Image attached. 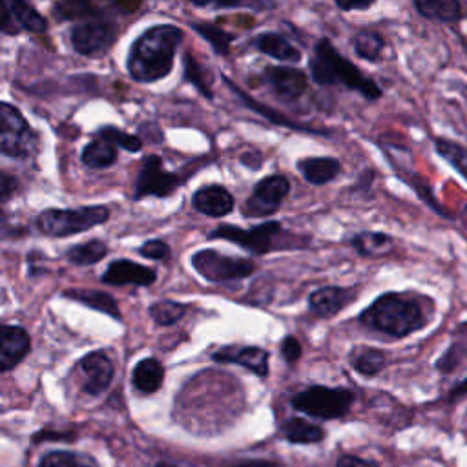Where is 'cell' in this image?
<instances>
[{"instance_id": "cell-1", "label": "cell", "mask_w": 467, "mask_h": 467, "mask_svg": "<svg viewBox=\"0 0 467 467\" xmlns=\"http://www.w3.org/2000/svg\"><path fill=\"white\" fill-rule=\"evenodd\" d=\"M182 36V29L173 24H155L144 29L128 51V75L140 84L166 78L173 69L175 53Z\"/></svg>"}, {"instance_id": "cell-2", "label": "cell", "mask_w": 467, "mask_h": 467, "mask_svg": "<svg viewBox=\"0 0 467 467\" xmlns=\"http://www.w3.org/2000/svg\"><path fill=\"white\" fill-rule=\"evenodd\" d=\"M308 71L317 86H343L358 91L367 100H378L383 95L381 88L372 78L365 77L354 62L345 58L328 38L316 42Z\"/></svg>"}, {"instance_id": "cell-3", "label": "cell", "mask_w": 467, "mask_h": 467, "mask_svg": "<svg viewBox=\"0 0 467 467\" xmlns=\"http://www.w3.org/2000/svg\"><path fill=\"white\" fill-rule=\"evenodd\" d=\"M359 323L390 337H405L425 327L427 316L421 305L400 292H387L376 297L361 314Z\"/></svg>"}, {"instance_id": "cell-4", "label": "cell", "mask_w": 467, "mask_h": 467, "mask_svg": "<svg viewBox=\"0 0 467 467\" xmlns=\"http://www.w3.org/2000/svg\"><path fill=\"white\" fill-rule=\"evenodd\" d=\"M108 219L109 208L102 204L80 208H47L36 215L35 226L44 235L67 237L104 224Z\"/></svg>"}, {"instance_id": "cell-5", "label": "cell", "mask_w": 467, "mask_h": 467, "mask_svg": "<svg viewBox=\"0 0 467 467\" xmlns=\"http://www.w3.org/2000/svg\"><path fill=\"white\" fill-rule=\"evenodd\" d=\"M354 400L356 394L348 389L310 385L305 390L294 394L290 405L294 410L317 420H336L348 412Z\"/></svg>"}, {"instance_id": "cell-6", "label": "cell", "mask_w": 467, "mask_h": 467, "mask_svg": "<svg viewBox=\"0 0 467 467\" xmlns=\"http://www.w3.org/2000/svg\"><path fill=\"white\" fill-rule=\"evenodd\" d=\"M0 151L13 159H29L38 151L36 131L9 102L0 104Z\"/></svg>"}, {"instance_id": "cell-7", "label": "cell", "mask_w": 467, "mask_h": 467, "mask_svg": "<svg viewBox=\"0 0 467 467\" xmlns=\"http://www.w3.org/2000/svg\"><path fill=\"white\" fill-rule=\"evenodd\" d=\"M193 270L210 283H226L248 277L255 272V263L248 257H232L213 248H202L192 255Z\"/></svg>"}, {"instance_id": "cell-8", "label": "cell", "mask_w": 467, "mask_h": 467, "mask_svg": "<svg viewBox=\"0 0 467 467\" xmlns=\"http://www.w3.org/2000/svg\"><path fill=\"white\" fill-rule=\"evenodd\" d=\"M283 234V226L279 221H266L254 228H239L234 224H219L213 228L208 237L210 239H226L254 255H263L272 250L281 248L279 235Z\"/></svg>"}, {"instance_id": "cell-9", "label": "cell", "mask_w": 467, "mask_h": 467, "mask_svg": "<svg viewBox=\"0 0 467 467\" xmlns=\"http://www.w3.org/2000/svg\"><path fill=\"white\" fill-rule=\"evenodd\" d=\"M117 31V26L109 18L99 15L75 24L69 31V42L75 53L93 58L104 55L113 46Z\"/></svg>"}, {"instance_id": "cell-10", "label": "cell", "mask_w": 467, "mask_h": 467, "mask_svg": "<svg viewBox=\"0 0 467 467\" xmlns=\"http://www.w3.org/2000/svg\"><path fill=\"white\" fill-rule=\"evenodd\" d=\"M182 182L184 179H181L177 173L164 170L162 159L159 155H148L142 161L140 171L137 175L133 199L140 201L144 197H168Z\"/></svg>"}, {"instance_id": "cell-11", "label": "cell", "mask_w": 467, "mask_h": 467, "mask_svg": "<svg viewBox=\"0 0 467 467\" xmlns=\"http://www.w3.org/2000/svg\"><path fill=\"white\" fill-rule=\"evenodd\" d=\"M290 192V182L281 173H272L263 177L255 186L252 195L244 201V217H266L277 212L283 199Z\"/></svg>"}, {"instance_id": "cell-12", "label": "cell", "mask_w": 467, "mask_h": 467, "mask_svg": "<svg viewBox=\"0 0 467 467\" xmlns=\"http://www.w3.org/2000/svg\"><path fill=\"white\" fill-rule=\"evenodd\" d=\"M265 82L270 89L286 102H294L301 99L308 89L306 73L299 67L292 66H268L263 73Z\"/></svg>"}, {"instance_id": "cell-13", "label": "cell", "mask_w": 467, "mask_h": 467, "mask_svg": "<svg viewBox=\"0 0 467 467\" xmlns=\"http://www.w3.org/2000/svg\"><path fill=\"white\" fill-rule=\"evenodd\" d=\"M78 368H80V374L84 376L82 390L88 392L89 396L102 394L109 387V383L113 379V372H115L113 361L102 350L88 352L78 361Z\"/></svg>"}, {"instance_id": "cell-14", "label": "cell", "mask_w": 467, "mask_h": 467, "mask_svg": "<svg viewBox=\"0 0 467 467\" xmlns=\"http://www.w3.org/2000/svg\"><path fill=\"white\" fill-rule=\"evenodd\" d=\"M268 350L261 347H239V345H224L212 354V359L217 363H235L248 370H252L259 378L268 376Z\"/></svg>"}, {"instance_id": "cell-15", "label": "cell", "mask_w": 467, "mask_h": 467, "mask_svg": "<svg viewBox=\"0 0 467 467\" xmlns=\"http://www.w3.org/2000/svg\"><path fill=\"white\" fill-rule=\"evenodd\" d=\"M155 279H157V274L153 268L139 265L130 259L111 261L100 277L104 285H113V286H124V285L150 286Z\"/></svg>"}, {"instance_id": "cell-16", "label": "cell", "mask_w": 467, "mask_h": 467, "mask_svg": "<svg viewBox=\"0 0 467 467\" xmlns=\"http://www.w3.org/2000/svg\"><path fill=\"white\" fill-rule=\"evenodd\" d=\"M31 350V337L18 325H2L0 330V372L15 368Z\"/></svg>"}, {"instance_id": "cell-17", "label": "cell", "mask_w": 467, "mask_h": 467, "mask_svg": "<svg viewBox=\"0 0 467 467\" xmlns=\"http://www.w3.org/2000/svg\"><path fill=\"white\" fill-rule=\"evenodd\" d=\"M234 195L221 184H208L192 195V206L208 217H224L234 210Z\"/></svg>"}, {"instance_id": "cell-18", "label": "cell", "mask_w": 467, "mask_h": 467, "mask_svg": "<svg viewBox=\"0 0 467 467\" xmlns=\"http://www.w3.org/2000/svg\"><path fill=\"white\" fill-rule=\"evenodd\" d=\"M223 82L230 88V91L232 93H235L241 100H243V104L246 106V108H250L252 111H255V113H259V115H263L266 120H270L272 124H275V126H283V128H290V130H299V131H306V133H316V135H328V131H323V130H316V128H312V126H308V124H301V122H296V120H292V119H288L286 115H283V113H279V111H275V109H272V108H268V106H265L263 102H257L255 99H252L248 93H244L237 84H234L230 78H226V77H223Z\"/></svg>"}, {"instance_id": "cell-19", "label": "cell", "mask_w": 467, "mask_h": 467, "mask_svg": "<svg viewBox=\"0 0 467 467\" xmlns=\"http://www.w3.org/2000/svg\"><path fill=\"white\" fill-rule=\"evenodd\" d=\"M352 296L350 288L334 285L321 286L308 296V308L321 317H332L352 301Z\"/></svg>"}, {"instance_id": "cell-20", "label": "cell", "mask_w": 467, "mask_h": 467, "mask_svg": "<svg viewBox=\"0 0 467 467\" xmlns=\"http://www.w3.org/2000/svg\"><path fill=\"white\" fill-rule=\"evenodd\" d=\"M297 170L306 182L321 186L339 175L341 162L336 157H305L297 161Z\"/></svg>"}, {"instance_id": "cell-21", "label": "cell", "mask_w": 467, "mask_h": 467, "mask_svg": "<svg viewBox=\"0 0 467 467\" xmlns=\"http://www.w3.org/2000/svg\"><path fill=\"white\" fill-rule=\"evenodd\" d=\"M254 46L257 47V51H261L263 55H268L272 58H277L281 62H292L297 64L303 57L301 51L290 44V40H286L283 35L268 31V33H261L255 36Z\"/></svg>"}, {"instance_id": "cell-22", "label": "cell", "mask_w": 467, "mask_h": 467, "mask_svg": "<svg viewBox=\"0 0 467 467\" xmlns=\"http://www.w3.org/2000/svg\"><path fill=\"white\" fill-rule=\"evenodd\" d=\"M64 297H69L77 303H82L93 310H99L102 314H108L109 317L120 321L122 314L120 308L117 305V301L113 299V296L102 292V290H91V288H71V290H64Z\"/></svg>"}, {"instance_id": "cell-23", "label": "cell", "mask_w": 467, "mask_h": 467, "mask_svg": "<svg viewBox=\"0 0 467 467\" xmlns=\"http://www.w3.org/2000/svg\"><path fill=\"white\" fill-rule=\"evenodd\" d=\"M164 381V367L155 358L140 359L131 370V383L142 394H153Z\"/></svg>"}, {"instance_id": "cell-24", "label": "cell", "mask_w": 467, "mask_h": 467, "mask_svg": "<svg viewBox=\"0 0 467 467\" xmlns=\"http://www.w3.org/2000/svg\"><path fill=\"white\" fill-rule=\"evenodd\" d=\"M414 9L429 20L458 22L463 16L460 0H412Z\"/></svg>"}, {"instance_id": "cell-25", "label": "cell", "mask_w": 467, "mask_h": 467, "mask_svg": "<svg viewBox=\"0 0 467 467\" xmlns=\"http://www.w3.org/2000/svg\"><path fill=\"white\" fill-rule=\"evenodd\" d=\"M117 157H119V151H117V146L106 139H100V137H95L93 140H89L82 153H80V159L82 162L91 168V170H104V168H109L117 162Z\"/></svg>"}, {"instance_id": "cell-26", "label": "cell", "mask_w": 467, "mask_h": 467, "mask_svg": "<svg viewBox=\"0 0 467 467\" xmlns=\"http://www.w3.org/2000/svg\"><path fill=\"white\" fill-rule=\"evenodd\" d=\"M0 2L7 5V9L11 11L20 29H26L31 33L47 31V20L40 15V11L29 0H0Z\"/></svg>"}, {"instance_id": "cell-27", "label": "cell", "mask_w": 467, "mask_h": 467, "mask_svg": "<svg viewBox=\"0 0 467 467\" xmlns=\"http://www.w3.org/2000/svg\"><path fill=\"white\" fill-rule=\"evenodd\" d=\"M350 243L358 254L367 257H383L394 248V239L383 232H359Z\"/></svg>"}, {"instance_id": "cell-28", "label": "cell", "mask_w": 467, "mask_h": 467, "mask_svg": "<svg viewBox=\"0 0 467 467\" xmlns=\"http://www.w3.org/2000/svg\"><path fill=\"white\" fill-rule=\"evenodd\" d=\"M281 434L290 443H317L325 440V429L305 418H290L281 425Z\"/></svg>"}, {"instance_id": "cell-29", "label": "cell", "mask_w": 467, "mask_h": 467, "mask_svg": "<svg viewBox=\"0 0 467 467\" xmlns=\"http://www.w3.org/2000/svg\"><path fill=\"white\" fill-rule=\"evenodd\" d=\"M108 244L102 239H91L82 244H75L66 252V259L78 266H88L102 261L108 255Z\"/></svg>"}, {"instance_id": "cell-30", "label": "cell", "mask_w": 467, "mask_h": 467, "mask_svg": "<svg viewBox=\"0 0 467 467\" xmlns=\"http://www.w3.org/2000/svg\"><path fill=\"white\" fill-rule=\"evenodd\" d=\"M192 29L201 35L210 46L212 49L221 55V57H228L230 55V46L235 38L234 33L224 31L223 27L210 24V22H192Z\"/></svg>"}, {"instance_id": "cell-31", "label": "cell", "mask_w": 467, "mask_h": 467, "mask_svg": "<svg viewBox=\"0 0 467 467\" xmlns=\"http://www.w3.org/2000/svg\"><path fill=\"white\" fill-rule=\"evenodd\" d=\"M352 46H354V53L359 58H365L368 62H376L383 53L385 38L374 29H361L354 35Z\"/></svg>"}, {"instance_id": "cell-32", "label": "cell", "mask_w": 467, "mask_h": 467, "mask_svg": "<svg viewBox=\"0 0 467 467\" xmlns=\"http://www.w3.org/2000/svg\"><path fill=\"white\" fill-rule=\"evenodd\" d=\"M53 13L57 20H88L100 15L99 7L91 0H58Z\"/></svg>"}, {"instance_id": "cell-33", "label": "cell", "mask_w": 467, "mask_h": 467, "mask_svg": "<svg viewBox=\"0 0 467 467\" xmlns=\"http://www.w3.org/2000/svg\"><path fill=\"white\" fill-rule=\"evenodd\" d=\"M434 150L436 153L445 159L460 175H463L467 179V148L445 139V137H436L434 139Z\"/></svg>"}, {"instance_id": "cell-34", "label": "cell", "mask_w": 467, "mask_h": 467, "mask_svg": "<svg viewBox=\"0 0 467 467\" xmlns=\"http://www.w3.org/2000/svg\"><path fill=\"white\" fill-rule=\"evenodd\" d=\"M148 314L159 327H170L186 314V305L171 299H159L148 306Z\"/></svg>"}, {"instance_id": "cell-35", "label": "cell", "mask_w": 467, "mask_h": 467, "mask_svg": "<svg viewBox=\"0 0 467 467\" xmlns=\"http://www.w3.org/2000/svg\"><path fill=\"white\" fill-rule=\"evenodd\" d=\"M350 363L358 374L372 378L385 367V354L378 348H361L359 352L352 354Z\"/></svg>"}, {"instance_id": "cell-36", "label": "cell", "mask_w": 467, "mask_h": 467, "mask_svg": "<svg viewBox=\"0 0 467 467\" xmlns=\"http://www.w3.org/2000/svg\"><path fill=\"white\" fill-rule=\"evenodd\" d=\"M36 467H99L91 458L71 451H49L46 452Z\"/></svg>"}, {"instance_id": "cell-37", "label": "cell", "mask_w": 467, "mask_h": 467, "mask_svg": "<svg viewBox=\"0 0 467 467\" xmlns=\"http://www.w3.org/2000/svg\"><path fill=\"white\" fill-rule=\"evenodd\" d=\"M95 137H100V139H106L109 142H113L117 148H122L130 153H137L142 150V139L137 137V135H131V133H126L124 130L117 128V126H102L95 131Z\"/></svg>"}, {"instance_id": "cell-38", "label": "cell", "mask_w": 467, "mask_h": 467, "mask_svg": "<svg viewBox=\"0 0 467 467\" xmlns=\"http://www.w3.org/2000/svg\"><path fill=\"white\" fill-rule=\"evenodd\" d=\"M184 77L186 80H190V84H193L199 89L201 95H204L206 99H213L206 69L190 53L184 55Z\"/></svg>"}, {"instance_id": "cell-39", "label": "cell", "mask_w": 467, "mask_h": 467, "mask_svg": "<svg viewBox=\"0 0 467 467\" xmlns=\"http://www.w3.org/2000/svg\"><path fill=\"white\" fill-rule=\"evenodd\" d=\"M139 254L153 261H168L171 255V248L162 239H150L139 246Z\"/></svg>"}, {"instance_id": "cell-40", "label": "cell", "mask_w": 467, "mask_h": 467, "mask_svg": "<svg viewBox=\"0 0 467 467\" xmlns=\"http://www.w3.org/2000/svg\"><path fill=\"white\" fill-rule=\"evenodd\" d=\"M301 352H303V348H301V343H299V339L296 336L283 337V341H281V356L285 358L286 363H290V365L296 363L301 358Z\"/></svg>"}, {"instance_id": "cell-41", "label": "cell", "mask_w": 467, "mask_h": 467, "mask_svg": "<svg viewBox=\"0 0 467 467\" xmlns=\"http://www.w3.org/2000/svg\"><path fill=\"white\" fill-rule=\"evenodd\" d=\"M336 467H379V465L378 462L368 458H361L356 454H343L336 460Z\"/></svg>"}, {"instance_id": "cell-42", "label": "cell", "mask_w": 467, "mask_h": 467, "mask_svg": "<svg viewBox=\"0 0 467 467\" xmlns=\"http://www.w3.org/2000/svg\"><path fill=\"white\" fill-rule=\"evenodd\" d=\"M16 190H18V181L13 175H9L7 171H2V175H0V197H2V202H7L15 195Z\"/></svg>"}, {"instance_id": "cell-43", "label": "cell", "mask_w": 467, "mask_h": 467, "mask_svg": "<svg viewBox=\"0 0 467 467\" xmlns=\"http://www.w3.org/2000/svg\"><path fill=\"white\" fill-rule=\"evenodd\" d=\"M376 0H334L341 11H365L374 5Z\"/></svg>"}, {"instance_id": "cell-44", "label": "cell", "mask_w": 467, "mask_h": 467, "mask_svg": "<svg viewBox=\"0 0 467 467\" xmlns=\"http://www.w3.org/2000/svg\"><path fill=\"white\" fill-rule=\"evenodd\" d=\"M232 467H277V465L268 460H243L239 463H234Z\"/></svg>"}, {"instance_id": "cell-45", "label": "cell", "mask_w": 467, "mask_h": 467, "mask_svg": "<svg viewBox=\"0 0 467 467\" xmlns=\"http://www.w3.org/2000/svg\"><path fill=\"white\" fill-rule=\"evenodd\" d=\"M467 394V378L463 379V381H460V383H456L454 387H452V390L449 392V400H454V398H458V396H465Z\"/></svg>"}, {"instance_id": "cell-46", "label": "cell", "mask_w": 467, "mask_h": 467, "mask_svg": "<svg viewBox=\"0 0 467 467\" xmlns=\"http://www.w3.org/2000/svg\"><path fill=\"white\" fill-rule=\"evenodd\" d=\"M241 4H243V0H215L217 7H237Z\"/></svg>"}, {"instance_id": "cell-47", "label": "cell", "mask_w": 467, "mask_h": 467, "mask_svg": "<svg viewBox=\"0 0 467 467\" xmlns=\"http://www.w3.org/2000/svg\"><path fill=\"white\" fill-rule=\"evenodd\" d=\"M190 4H193V5H199V7H202V5H208L212 0H188Z\"/></svg>"}, {"instance_id": "cell-48", "label": "cell", "mask_w": 467, "mask_h": 467, "mask_svg": "<svg viewBox=\"0 0 467 467\" xmlns=\"http://www.w3.org/2000/svg\"><path fill=\"white\" fill-rule=\"evenodd\" d=\"M153 467H179V465H173V463H168V462H159Z\"/></svg>"}, {"instance_id": "cell-49", "label": "cell", "mask_w": 467, "mask_h": 467, "mask_svg": "<svg viewBox=\"0 0 467 467\" xmlns=\"http://www.w3.org/2000/svg\"><path fill=\"white\" fill-rule=\"evenodd\" d=\"M465 212H467V206H465Z\"/></svg>"}]
</instances>
